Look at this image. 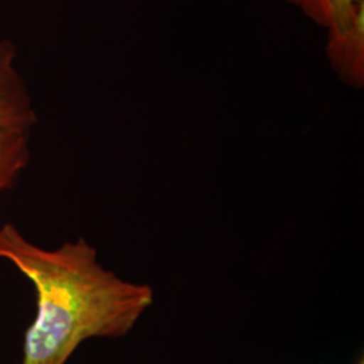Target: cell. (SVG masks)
Masks as SVG:
<instances>
[{
	"label": "cell",
	"instance_id": "obj_1",
	"mask_svg": "<svg viewBox=\"0 0 364 364\" xmlns=\"http://www.w3.org/2000/svg\"><path fill=\"white\" fill-rule=\"evenodd\" d=\"M0 259L36 293L21 364H68L88 340L129 335L154 304L153 287L107 269L84 237L41 247L7 223L0 227Z\"/></svg>",
	"mask_w": 364,
	"mask_h": 364
},
{
	"label": "cell",
	"instance_id": "obj_3",
	"mask_svg": "<svg viewBox=\"0 0 364 364\" xmlns=\"http://www.w3.org/2000/svg\"><path fill=\"white\" fill-rule=\"evenodd\" d=\"M326 54L338 80L352 88L364 85V0H359L351 22L341 30H326Z\"/></svg>",
	"mask_w": 364,
	"mask_h": 364
},
{
	"label": "cell",
	"instance_id": "obj_2",
	"mask_svg": "<svg viewBox=\"0 0 364 364\" xmlns=\"http://www.w3.org/2000/svg\"><path fill=\"white\" fill-rule=\"evenodd\" d=\"M15 61V45L0 38V131L31 134L37 124V112Z\"/></svg>",
	"mask_w": 364,
	"mask_h": 364
},
{
	"label": "cell",
	"instance_id": "obj_4",
	"mask_svg": "<svg viewBox=\"0 0 364 364\" xmlns=\"http://www.w3.org/2000/svg\"><path fill=\"white\" fill-rule=\"evenodd\" d=\"M30 135L0 131V193L15 186L30 162Z\"/></svg>",
	"mask_w": 364,
	"mask_h": 364
},
{
	"label": "cell",
	"instance_id": "obj_5",
	"mask_svg": "<svg viewBox=\"0 0 364 364\" xmlns=\"http://www.w3.org/2000/svg\"><path fill=\"white\" fill-rule=\"evenodd\" d=\"M297 7L313 23L326 30H341L351 22L359 0H284Z\"/></svg>",
	"mask_w": 364,
	"mask_h": 364
}]
</instances>
